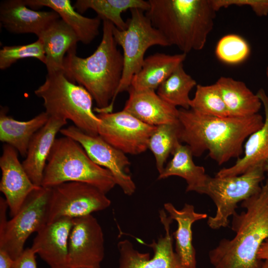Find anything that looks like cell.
<instances>
[{"mask_svg": "<svg viewBox=\"0 0 268 268\" xmlns=\"http://www.w3.org/2000/svg\"><path fill=\"white\" fill-rule=\"evenodd\" d=\"M180 140L188 145L193 156L207 151L219 165L243 153L247 138L264 124L259 113L246 117H217L198 114L191 109H179Z\"/></svg>", "mask_w": 268, "mask_h": 268, "instance_id": "obj_1", "label": "cell"}, {"mask_svg": "<svg viewBox=\"0 0 268 268\" xmlns=\"http://www.w3.org/2000/svg\"><path fill=\"white\" fill-rule=\"evenodd\" d=\"M102 20V38L92 54L79 57L74 47L67 52L64 61L65 75L88 91L96 104L94 110L98 114L112 113L124 69L123 55L113 34L114 25Z\"/></svg>", "mask_w": 268, "mask_h": 268, "instance_id": "obj_2", "label": "cell"}, {"mask_svg": "<svg viewBox=\"0 0 268 268\" xmlns=\"http://www.w3.org/2000/svg\"><path fill=\"white\" fill-rule=\"evenodd\" d=\"M246 210L233 214L231 239H222L209 251L213 268H259L258 258L263 243L268 239V177L260 191L241 202Z\"/></svg>", "mask_w": 268, "mask_h": 268, "instance_id": "obj_3", "label": "cell"}, {"mask_svg": "<svg viewBox=\"0 0 268 268\" xmlns=\"http://www.w3.org/2000/svg\"><path fill=\"white\" fill-rule=\"evenodd\" d=\"M145 12L170 46L183 53L202 50L213 29L216 11L212 0H148Z\"/></svg>", "mask_w": 268, "mask_h": 268, "instance_id": "obj_4", "label": "cell"}, {"mask_svg": "<svg viewBox=\"0 0 268 268\" xmlns=\"http://www.w3.org/2000/svg\"><path fill=\"white\" fill-rule=\"evenodd\" d=\"M69 182L87 183L105 194L116 185L114 177L108 170L93 162L78 142L64 136L56 138L54 142L41 186L52 188Z\"/></svg>", "mask_w": 268, "mask_h": 268, "instance_id": "obj_5", "label": "cell"}, {"mask_svg": "<svg viewBox=\"0 0 268 268\" xmlns=\"http://www.w3.org/2000/svg\"><path fill=\"white\" fill-rule=\"evenodd\" d=\"M34 93L43 100L50 117L69 120L84 133L98 135L100 120L93 111L92 96L84 87L70 81L64 71L48 72Z\"/></svg>", "mask_w": 268, "mask_h": 268, "instance_id": "obj_6", "label": "cell"}, {"mask_svg": "<svg viewBox=\"0 0 268 268\" xmlns=\"http://www.w3.org/2000/svg\"><path fill=\"white\" fill-rule=\"evenodd\" d=\"M131 17L127 20L124 30L114 25L113 34L117 45L123 50L124 69L122 78L116 93L128 91L133 76L140 69L147 49L153 46H170L162 33L152 25L145 11L138 8L130 9Z\"/></svg>", "mask_w": 268, "mask_h": 268, "instance_id": "obj_7", "label": "cell"}, {"mask_svg": "<svg viewBox=\"0 0 268 268\" xmlns=\"http://www.w3.org/2000/svg\"><path fill=\"white\" fill-rule=\"evenodd\" d=\"M264 164L256 165L239 175L219 177L208 176L202 194L214 203V216H209L207 223L216 230L229 225V217L236 211L237 203L258 193L265 180Z\"/></svg>", "mask_w": 268, "mask_h": 268, "instance_id": "obj_8", "label": "cell"}, {"mask_svg": "<svg viewBox=\"0 0 268 268\" xmlns=\"http://www.w3.org/2000/svg\"><path fill=\"white\" fill-rule=\"evenodd\" d=\"M51 191V188L42 186L33 191L0 233V249L5 251L13 260L23 253L28 237L47 223Z\"/></svg>", "mask_w": 268, "mask_h": 268, "instance_id": "obj_9", "label": "cell"}, {"mask_svg": "<svg viewBox=\"0 0 268 268\" xmlns=\"http://www.w3.org/2000/svg\"><path fill=\"white\" fill-rule=\"evenodd\" d=\"M106 194L90 184L69 182L51 188L47 223L58 219H74L109 207L111 203Z\"/></svg>", "mask_w": 268, "mask_h": 268, "instance_id": "obj_10", "label": "cell"}, {"mask_svg": "<svg viewBox=\"0 0 268 268\" xmlns=\"http://www.w3.org/2000/svg\"><path fill=\"white\" fill-rule=\"evenodd\" d=\"M100 122L98 135L125 154L137 155L148 148L156 126L147 125L123 110L97 115Z\"/></svg>", "mask_w": 268, "mask_h": 268, "instance_id": "obj_11", "label": "cell"}, {"mask_svg": "<svg viewBox=\"0 0 268 268\" xmlns=\"http://www.w3.org/2000/svg\"><path fill=\"white\" fill-rule=\"evenodd\" d=\"M60 132L78 142L93 162L108 170L125 194L131 196L134 193L135 185L126 172L130 162L125 153L100 135L85 133L74 125L62 128Z\"/></svg>", "mask_w": 268, "mask_h": 268, "instance_id": "obj_12", "label": "cell"}, {"mask_svg": "<svg viewBox=\"0 0 268 268\" xmlns=\"http://www.w3.org/2000/svg\"><path fill=\"white\" fill-rule=\"evenodd\" d=\"M101 226L92 214L73 219L68 245V268H100L104 257Z\"/></svg>", "mask_w": 268, "mask_h": 268, "instance_id": "obj_13", "label": "cell"}, {"mask_svg": "<svg viewBox=\"0 0 268 268\" xmlns=\"http://www.w3.org/2000/svg\"><path fill=\"white\" fill-rule=\"evenodd\" d=\"M159 217L165 234L149 245L154 255L150 258L148 253H140L134 249L127 239L120 241L117 245L120 254L119 268H184L173 247V235L170 225L173 220L163 209L159 211Z\"/></svg>", "mask_w": 268, "mask_h": 268, "instance_id": "obj_14", "label": "cell"}, {"mask_svg": "<svg viewBox=\"0 0 268 268\" xmlns=\"http://www.w3.org/2000/svg\"><path fill=\"white\" fill-rule=\"evenodd\" d=\"M1 177L0 191L8 206L10 215L14 216L28 196L41 186L35 185L26 172L18 157L17 151L5 144L0 157Z\"/></svg>", "mask_w": 268, "mask_h": 268, "instance_id": "obj_15", "label": "cell"}, {"mask_svg": "<svg viewBox=\"0 0 268 268\" xmlns=\"http://www.w3.org/2000/svg\"><path fill=\"white\" fill-rule=\"evenodd\" d=\"M73 219L47 223L37 233L31 248L50 268H68V245Z\"/></svg>", "mask_w": 268, "mask_h": 268, "instance_id": "obj_16", "label": "cell"}, {"mask_svg": "<svg viewBox=\"0 0 268 268\" xmlns=\"http://www.w3.org/2000/svg\"><path fill=\"white\" fill-rule=\"evenodd\" d=\"M60 18L55 11H38L28 7L23 0H6L0 3L2 26L14 34L32 33L38 37Z\"/></svg>", "mask_w": 268, "mask_h": 268, "instance_id": "obj_17", "label": "cell"}, {"mask_svg": "<svg viewBox=\"0 0 268 268\" xmlns=\"http://www.w3.org/2000/svg\"><path fill=\"white\" fill-rule=\"evenodd\" d=\"M123 110L141 122L157 126L179 122V109L162 99L155 91H135L130 88Z\"/></svg>", "mask_w": 268, "mask_h": 268, "instance_id": "obj_18", "label": "cell"}, {"mask_svg": "<svg viewBox=\"0 0 268 268\" xmlns=\"http://www.w3.org/2000/svg\"><path fill=\"white\" fill-rule=\"evenodd\" d=\"M67 120L50 117L46 124L33 136L22 165L32 183L41 186L45 169L56 135Z\"/></svg>", "mask_w": 268, "mask_h": 268, "instance_id": "obj_19", "label": "cell"}, {"mask_svg": "<svg viewBox=\"0 0 268 268\" xmlns=\"http://www.w3.org/2000/svg\"><path fill=\"white\" fill-rule=\"evenodd\" d=\"M256 94L264 108V124L247 138L242 157L238 158L232 166L220 170L215 176L226 177L241 175L253 167L264 164L268 158V95L263 88L260 89Z\"/></svg>", "mask_w": 268, "mask_h": 268, "instance_id": "obj_20", "label": "cell"}, {"mask_svg": "<svg viewBox=\"0 0 268 268\" xmlns=\"http://www.w3.org/2000/svg\"><path fill=\"white\" fill-rule=\"evenodd\" d=\"M169 217L177 223V229L173 233L175 240V252L184 268H196V251L192 243V226L196 221L207 218L206 213L195 211L194 205L185 203L177 209L170 202L164 204Z\"/></svg>", "mask_w": 268, "mask_h": 268, "instance_id": "obj_21", "label": "cell"}, {"mask_svg": "<svg viewBox=\"0 0 268 268\" xmlns=\"http://www.w3.org/2000/svg\"><path fill=\"white\" fill-rule=\"evenodd\" d=\"M187 54L156 53L145 58L130 88L135 91H155L186 58Z\"/></svg>", "mask_w": 268, "mask_h": 268, "instance_id": "obj_22", "label": "cell"}, {"mask_svg": "<svg viewBox=\"0 0 268 268\" xmlns=\"http://www.w3.org/2000/svg\"><path fill=\"white\" fill-rule=\"evenodd\" d=\"M33 9L46 6L57 12L74 32L79 42L90 44L99 34L101 19L85 17L75 10L70 0H23Z\"/></svg>", "mask_w": 268, "mask_h": 268, "instance_id": "obj_23", "label": "cell"}, {"mask_svg": "<svg viewBox=\"0 0 268 268\" xmlns=\"http://www.w3.org/2000/svg\"><path fill=\"white\" fill-rule=\"evenodd\" d=\"M43 43L48 72L64 71L66 53L76 47L78 39L73 30L62 19L53 22L38 37Z\"/></svg>", "mask_w": 268, "mask_h": 268, "instance_id": "obj_24", "label": "cell"}, {"mask_svg": "<svg viewBox=\"0 0 268 268\" xmlns=\"http://www.w3.org/2000/svg\"><path fill=\"white\" fill-rule=\"evenodd\" d=\"M7 111L6 107L0 106V140L25 157L31 140L46 124L50 116L45 111L29 120L20 121L8 116Z\"/></svg>", "mask_w": 268, "mask_h": 268, "instance_id": "obj_25", "label": "cell"}, {"mask_svg": "<svg viewBox=\"0 0 268 268\" xmlns=\"http://www.w3.org/2000/svg\"><path fill=\"white\" fill-rule=\"evenodd\" d=\"M173 157L159 174L158 180L176 176L187 184L186 191L202 194L208 175L203 167L195 164L190 147L180 143L172 154Z\"/></svg>", "mask_w": 268, "mask_h": 268, "instance_id": "obj_26", "label": "cell"}, {"mask_svg": "<svg viewBox=\"0 0 268 268\" xmlns=\"http://www.w3.org/2000/svg\"><path fill=\"white\" fill-rule=\"evenodd\" d=\"M229 116L246 117L258 113L262 102L242 81L230 77H220L215 82Z\"/></svg>", "mask_w": 268, "mask_h": 268, "instance_id": "obj_27", "label": "cell"}, {"mask_svg": "<svg viewBox=\"0 0 268 268\" xmlns=\"http://www.w3.org/2000/svg\"><path fill=\"white\" fill-rule=\"evenodd\" d=\"M73 7L79 13L92 9L101 20H107L118 29L124 30L127 23L122 18V13L133 8L145 12L149 8V3L144 0H77Z\"/></svg>", "mask_w": 268, "mask_h": 268, "instance_id": "obj_28", "label": "cell"}, {"mask_svg": "<svg viewBox=\"0 0 268 268\" xmlns=\"http://www.w3.org/2000/svg\"><path fill=\"white\" fill-rule=\"evenodd\" d=\"M196 81L180 65L157 88V94L168 103L182 109H190L189 94L197 86Z\"/></svg>", "mask_w": 268, "mask_h": 268, "instance_id": "obj_29", "label": "cell"}, {"mask_svg": "<svg viewBox=\"0 0 268 268\" xmlns=\"http://www.w3.org/2000/svg\"><path fill=\"white\" fill-rule=\"evenodd\" d=\"M179 122L156 126L148 142V148L155 159L156 168L161 173L170 154L181 143Z\"/></svg>", "mask_w": 268, "mask_h": 268, "instance_id": "obj_30", "label": "cell"}, {"mask_svg": "<svg viewBox=\"0 0 268 268\" xmlns=\"http://www.w3.org/2000/svg\"><path fill=\"white\" fill-rule=\"evenodd\" d=\"M190 106V109L200 115L217 117H230L216 83L208 85L198 84Z\"/></svg>", "mask_w": 268, "mask_h": 268, "instance_id": "obj_31", "label": "cell"}, {"mask_svg": "<svg viewBox=\"0 0 268 268\" xmlns=\"http://www.w3.org/2000/svg\"><path fill=\"white\" fill-rule=\"evenodd\" d=\"M215 53L217 58L228 64H237L249 56L250 48L248 43L238 35L231 34L222 37L218 42Z\"/></svg>", "mask_w": 268, "mask_h": 268, "instance_id": "obj_32", "label": "cell"}, {"mask_svg": "<svg viewBox=\"0 0 268 268\" xmlns=\"http://www.w3.org/2000/svg\"><path fill=\"white\" fill-rule=\"evenodd\" d=\"M25 58H35L45 64V53L40 39L29 44L3 46L0 50V69H5L18 60Z\"/></svg>", "mask_w": 268, "mask_h": 268, "instance_id": "obj_33", "label": "cell"}, {"mask_svg": "<svg viewBox=\"0 0 268 268\" xmlns=\"http://www.w3.org/2000/svg\"><path fill=\"white\" fill-rule=\"evenodd\" d=\"M213 6L217 11L221 8L232 5L249 6L259 16L268 15V0H212Z\"/></svg>", "mask_w": 268, "mask_h": 268, "instance_id": "obj_34", "label": "cell"}, {"mask_svg": "<svg viewBox=\"0 0 268 268\" xmlns=\"http://www.w3.org/2000/svg\"><path fill=\"white\" fill-rule=\"evenodd\" d=\"M36 253L31 248H27L15 260L11 268H37Z\"/></svg>", "mask_w": 268, "mask_h": 268, "instance_id": "obj_35", "label": "cell"}, {"mask_svg": "<svg viewBox=\"0 0 268 268\" xmlns=\"http://www.w3.org/2000/svg\"><path fill=\"white\" fill-rule=\"evenodd\" d=\"M13 262L5 251L0 249V268H11Z\"/></svg>", "mask_w": 268, "mask_h": 268, "instance_id": "obj_36", "label": "cell"}, {"mask_svg": "<svg viewBox=\"0 0 268 268\" xmlns=\"http://www.w3.org/2000/svg\"><path fill=\"white\" fill-rule=\"evenodd\" d=\"M258 258L261 261H268V239L262 244L258 253Z\"/></svg>", "mask_w": 268, "mask_h": 268, "instance_id": "obj_37", "label": "cell"}, {"mask_svg": "<svg viewBox=\"0 0 268 268\" xmlns=\"http://www.w3.org/2000/svg\"><path fill=\"white\" fill-rule=\"evenodd\" d=\"M259 268H268V261H263Z\"/></svg>", "mask_w": 268, "mask_h": 268, "instance_id": "obj_38", "label": "cell"}, {"mask_svg": "<svg viewBox=\"0 0 268 268\" xmlns=\"http://www.w3.org/2000/svg\"><path fill=\"white\" fill-rule=\"evenodd\" d=\"M264 168L266 172H268V158L265 161L264 164Z\"/></svg>", "mask_w": 268, "mask_h": 268, "instance_id": "obj_39", "label": "cell"}, {"mask_svg": "<svg viewBox=\"0 0 268 268\" xmlns=\"http://www.w3.org/2000/svg\"><path fill=\"white\" fill-rule=\"evenodd\" d=\"M266 76H267V78L268 82V66L266 68Z\"/></svg>", "mask_w": 268, "mask_h": 268, "instance_id": "obj_40", "label": "cell"}]
</instances>
